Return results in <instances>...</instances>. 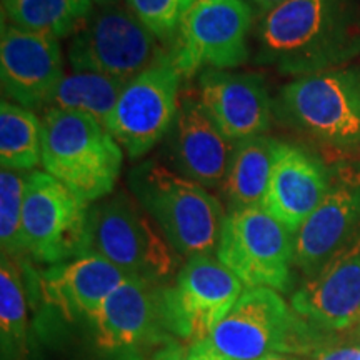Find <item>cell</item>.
Masks as SVG:
<instances>
[{"label":"cell","mask_w":360,"mask_h":360,"mask_svg":"<svg viewBox=\"0 0 360 360\" xmlns=\"http://www.w3.org/2000/svg\"><path fill=\"white\" fill-rule=\"evenodd\" d=\"M255 62L292 77L360 58V0H287L255 25Z\"/></svg>","instance_id":"cell-1"},{"label":"cell","mask_w":360,"mask_h":360,"mask_svg":"<svg viewBox=\"0 0 360 360\" xmlns=\"http://www.w3.org/2000/svg\"><path fill=\"white\" fill-rule=\"evenodd\" d=\"M328 345L322 330L305 322L277 290L247 289L236 305L187 352L199 360H259L270 354L317 355Z\"/></svg>","instance_id":"cell-2"},{"label":"cell","mask_w":360,"mask_h":360,"mask_svg":"<svg viewBox=\"0 0 360 360\" xmlns=\"http://www.w3.org/2000/svg\"><path fill=\"white\" fill-rule=\"evenodd\" d=\"M129 188L179 255L217 252L227 215L205 187L148 159L130 170Z\"/></svg>","instance_id":"cell-3"},{"label":"cell","mask_w":360,"mask_h":360,"mask_svg":"<svg viewBox=\"0 0 360 360\" xmlns=\"http://www.w3.org/2000/svg\"><path fill=\"white\" fill-rule=\"evenodd\" d=\"M124 164V148L92 115L47 109L42 119V167L87 202L114 192Z\"/></svg>","instance_id":"cell-4"},{"label":"cell","mask_w":360,"mask_h":360,"mask_svg":"<svg viewBox=\"0 0 360 360\" xmlns=\"http://www.w3.org/2000/svg\"><path fill=\"white\" fill-rule=\"evenodd\" d=\"M274 114L305 137L335 150L360 148V58L285 84Z\"/></svg>","instance_id":"cell-5"},{"label":"cell","mask_w":360,"mask_h":360,"mask_svg":"<svg viewBox=\"0 0 360 360\" xmlns=\"http://www.w3.org/2000/svg\"><path fill=\"white\" fill-rule=\"evenodd\" d=\"M150 220L132 193L107 195L89 209L84 254L105 259L129 277L167 283L179 265V254Z\"/></svg>","instance_id":"cell-6"},{"label":"cell","mask_w":360,"mask_h":360,"mask_svg":"<svg viewBox=\"0 0 360 360\" xmlns=\"http://www.w3.org/2000/svg\"><path fill=\"white\" fill-rule=\"evenodd\" d=\"M164 44L127 6L96 7L79 32L72 35L67 58L77 72H97L130 80L165 60Z\"/></svg>","instance_id":"cell-7"},{"label":"cell","mask_w":360,"mask_h":360,"mask_svg":"<svg viewBox=\"0 0 360 360\" xmlns=\"http://www.w3.org/2000/svg\"><path fill=\"white\" fill-rule=\"evenodd\" d=\"M295 233L262 205L231 210L225 217L217 259L247 289L290 287Z\"/></svg>","instance_id":"cell-8"},{"label":"cell","mask_w":360,"mask_h":360,"mask_svg":"<svg viewBox=\"0 0 360 360\" xmlns=\"http://www.w3.org/2000/svg\"><path fill=\"white\" fill-rule=\"evenodd\" d=\"M254 11L247 0H195L169 51L184 77L205 69L231 70L250 58Z\"/></svg>","instance_id":"cell-9"},{"label":"cell","mask_w":360,"mask_h":360,"mask_svg":"<svg viewBox=\"0 0 360 360\" xmlns=\"http://www.w3.org/2000/svg\"><path fill=\"white\" fill-rule=\"evenodd\" d=\"M90 204L47 172L29 175L22 212L25 255L40 264L57 265L84 254Z\"/></svg>","instance_id":"cell-10"},{"label":"cell","mask_w":360,"mask_h":360,"mask_svg":"<svg viewBox=\"0 0 360 360\" xmlns=\"http://www.w3.org/2000/svg\"><path fill=\"white\" fill-rule=\"evenodd\" d=\"M182 77L167 57L125 84L105 127L132 160L169 134L179 110Z\"/></svg>","instance_id":"cell-11"},{"label":"cell","mask_w":360,"mask_h":360,"mask_svg":"<svg viewBox=\"0 0 360 360\" xmlns=\"http://www.w3.org/2000/svg\"><path fill=\"white\" fill-rule=\"evenodd\" d=\"M244 283L212 255L188 257L167 285V321L180 340L197 342L231 312Z\"/></svg>","instance_id":"cell-12"},{"label":"cell","mask_w":360,"mask_h":360,"mask_svg":"<svg viewBox=\"0 0 360 360\" xmlns=\"http://www.w3.org/2000/svg\"><path fill=\"white\" fill-rule=\"evenodd\" d=\"M167 285L134 277L120 283L90 319L97 347L117 354L175 345L167 321Z\"/></svg>","instance_id":"cell-13"},{"label":"cell","mask_w":360,"mask_h":360,"mask_svg":"<svg viewBox=\"0 0 360 360\" xmlns=\"http://www.w3.org/2000/svg\"><path fill=\"white\" fill-rule=\"evenodd\" d=\"M360 233V165L340 167L330 187L295 233L294 265L312 281Z\"/></svg>","instance_id":"cell-14"},{"label":"cell","mask_w":360,"mask_h":360,"mask_svg":"<svg viewBox=\"0 0 360 360\" xmlns=\"http://www.w3.org/2000/svg\"><path fill=\"white\" fill-rule=\"evenodd\" d=\"M64 77V53L57 39L4 22L0 80L8 101L25 109L49 105Z\"/></svg>","instance_id":"cell-15"},{"label":"cell","mask_w":360,"mask_h":360,"mask_svg":"<svg viewBox=\"0 0 360 360\" xmlns=\"http://www.w3.org/2000/svg\"><path fill=\"white\" fill-rule=\"evenodd\" d=\"M199 98L207 114L232 141L264 135L272 122L274 101L259 74L202 70Z\"/></svg>","instance_id":"cell-16"},{"label":"cell","mask_w":360,"mask_h":360,"mask_svg":"<svg viewBox=\"0 0 360 360\" xmlns=\"http://www.w3.org/2000/svg\"><path fill=\"white\" fill-rule=\"evenodd\" d=\"M236 147L237 141L217 127L199 97L180 98L169 130L170 157L179 174L205 188H220Z\"/></svg>","instance_id":"cell-17"},{"label":"cell","mask_w":360,"mask_h":360,"mask_svg":"<svg viewBox=\"0 0 360 360\" xmlns=\"http://www.w3.org/2000/svg\"><path fill=\"white\" fill-rule=\"evenodd\" d=\"M292 309L322 332H339L360 321V233L292 297Z\"/></svg>","instance_id":"cell-18"},{"label":"cell","mask_w":360,"mask_h":360,"mask_svg":"<svg viewBox=\"0 0 360 360\" xmlns=\"http://www.w3.org/2000/svg\"><path fill=\"white\" fill-rule=\"evenodd\" d=\"M330 187V174L317 157L289 143L278 146L262 207L297 233L321 205Z\"/></svg>","instance_id":"cell-19"},{"label":"cell","mask_w":360,"mask_h":360,"mask_svg":"<svg viewBox=\"0 0 360 360\" xmlns=\"http://www.w3.org/2000/svg\"><path fill=\"white\" fill-rule=\"evenodd\" d=\"M130 278L124 270L92 254L51 265L40 274L39 287L45 304L65 319H92L105 299Z\"/></svg>","instance_id":"cell-20"},{"label":"cell","mask_w":360,"mask_h":360,"mask_svg":"<svg viewBox=\"0 0 360 360\" xmlns=\"http://www.w3.org/2000/svg\"><path fill=\"white\" fill-rule=\"evenodd\" d=\"M281 142L269 135L238 141L220 187L231 210L262 205Z\"/></svg>","instance_id":"cell-21"},{"label":"cell","mask_w":360,"mask_h":360,"mask_svg":"<svg viewBox=\"0 0 360 360\" xmlns=\"http://www.w3.org/2000/svg\"><path fill=\"white\" fill-rule=\"evenodd\" d=\"M94 8L90 0H4L2 15L19 29L58 40L79 32Z\"/></svg>","instance_id":"cell-22"},{"label":"cell","mask_w":360,"mask_h":360,"mask_svg":"<svg viewBox=\"0 0 360 360\" xmlns=\"http://www.w3.org/2000/svg\"><path fill=\"white\" fill-rule=\"evenodd\" d=\"M127 82L129 80L109 77L97 72L74 70L57 85L47 107L92 115L98 122L107 125Z\"/></svg>","instance_id":"cell-23"},{"label":"cell","mask_w":360,"mask_h":360,"mask_svg":"<svg viewBox=\"0 0 360 360\" xmlns=\"http://www.w3.org/2000/svg\"><path fill=\"white\" fill-rule=\"evenodd\" d=\"M0 164L25 172L42 165V120L7 98L0 105Z\"/></svg>","instance_id":"cell-24"},{"label":"cell","mask_w":360,"mask_h":360,"mask_svg":"<svg viewBox=\"0 0 360 360\" xmlns=\"http://www.w3.org/2000/svg\"><path fill=\"white\" fill-rule=\"evenodd\" d=\"M0 332L4 359L22 360L27 349V300L22 270L2 254L0 264Z\"/></svg>","instance_id":"cell-25"},{"label":"cell","mask_w":360,"mask_h":360,"mask_svg":"<svg viewBox=\"0 0 360 360\" xmlns=\"http://www.w3.org/2000/svg\"><path fill=\"white\" fill-rule=\"evenodd\" d=\"M30 172L2 167L0 172V244L2 254L15 262H25L22 242V212Z\"/></svg>","instance_id":"cell-26"},{"label":"cell","mask_w":360,"mask_h":360,"mask_svg":"<svg viewBox=\"0 0 360 360\" xmlns=\"http://www.w3.org/2000/svg\"><path fill=\"white\" fill-rule=\"evenodd\" d=\"M195 0H125L135 17L160 40L172 44L186 13Z\"/></svg>","instance_id":"cell-27"},{"label":"cell","mask_w":360,"mask_h":360,"mask_svg":"<svg viewBox=\"0 0 360 360\" xmlns=\"http://www.w3.org/2000/svg\"><path fill=\"white\" fill-rule=\"evenodd\" d=\"M315 360H360V345L357 344H339L327 345L315 355Z\"/></svg>","instance_id":"cell-28"},{"label":"cell","mask_w":360,"mask_h":360,"mask_svg":"<svg viewBox=\"0 0 360 360\" xmlns=\"http://www.w3.org/2000/svg\"><path fill=\"white\" fill-rule=\"evenodd\" d=\"M154 360H199L192 357L187 352V347H179V345H170V347L162 349L159 354H155Z\"/></svg>","instance_id":"cell-29"},{"label":"cell","mask_w":360,"mask_h":360,"mask_svg":"<svg viewBox=\"0 0 360 360\" xmlns=\"http://www.w3.org/2000/svg\"><path fill=\"white\" fill-rule=\"evenodd\" d=\"M283 2H287V0H250V6L257 8L259 15H264V13H267L270 11H274L276 7L282 6Z\"/></svg>","instance_id":"cell-30"},{"label":"cell","mask_w":360,"mask_h":360,"mask_svg":"<svg viewBox=\"0 0 360 360\" xmlns=\"http://www.w3.org/2000/svg\"><path fill=\"white\" fill-rule=\"evenodd\" d=\"M259 360H304V359L299 357V355H292V354H270Z\"/></svg>","instance_id":"cell-31"},{"label":"cell","mask_w":360,"mask_h":360,"mask_svg":"<svg viewBox=\"0 0 360 360\" xmlns=\"http://www.w3.org/2000/svg\"><path fill=\"white\" fill-rule=\"evenodd\" d=\"M96 7H107L114 6V4H120V0H90Z\"/></svg>","instance_id":"cell-32"},{"label":"cell","mask_w":360,"mask_h":360,"mask_svg":"<svg viewBox=\"0 0 360 360\" xmlns=\"http://www.w3.org/2000/svg\"><path fill=\"white\" fill-rule=\"evenodd\" d=\"M2 2H4V0H2Z\"/></svg>","instance_id":"cell-33"}]
</instances>
